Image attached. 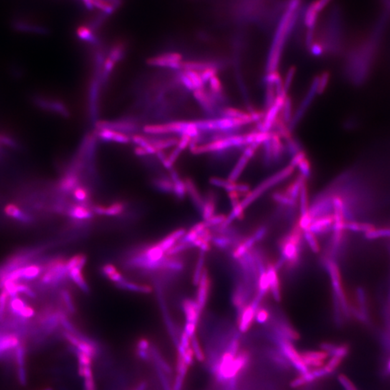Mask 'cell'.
<instances>
[{
	"label": "cell",
	"mask_w": 390,
	"mask_h": 390,
	"mask_svg": "<svg viewBox=\"0 0 390 390\" xmlns=\"http://www.w3.org/2000/svg\"><path fill=\"white\" fill-rule=\"evenodd\" d=\"M299 164L296 149L283 136H257L246 150L227 187L235 208Z\"/></svg>",
	"instance_id": "obj_1"
},
{
	"label": "cell",
	"mask_w": 390,
	"mask_h": 390,
	"mask_svg": "<svg viewBox=\"0 0 390 390\" xmlns=\"http://www.w3.org/2000/svg\"><path fill=\"white\" fill-rule=\"evenodd\" d=\"M66 262L67 260L62 257H56L46 263L41 276V283L49 286L59 285L67 277Z\"/></svg>",
	"instance_id": "obj_2"
},
{
	"label": "cell",
	"mask_w": 390,
	"mask_h": 390,
	"mask_svg": "<svg viewBox=\"0 0 390 390\" xmlns=\"http://www.w3.org/2000/svg\"><path fill=\"white\" fill-rule=\"evenodd\" d=\"M182 61L183 56L181 53L171 51L149 58L147 64L153 67H167L177 70L182 69Z\"/></svg>",
	"instance_id": "obj_3"
},
{
	"label": "cell",
	"mask_w": 390,
	"mask_h": 390,
	"mask_svg": "<svg viewBox=\"0 0 390 390\" xmlns=\"http://www.w3.org/2000/svg\"><path fill=\"white\" fill-rule=\"evenodd\" d=\"M39 252V250H34L31 251L21 252L11 257V259L7 260L6 263L0 265V278L16 269L22 268L27 265V262L34 258L35 255H37Z\"/></svg>",
	"instance_id": "obj_4"
},
{
	"label": "cell",
	"mask_w": 390,
	"mask_h": 390,
	"mask_svg": "<svg viewBox=\"0 0 390 390\" xmlns=\"http://www.w3.org/2000/svg\"><path fill=\"white\" fill-rule=\"evenodd\" d=\"M91 208L95 215L100 216L119 217L126 211L127 205L124 201L117 200L111 202L108 205L92 204Z\"/></svg>",
	"instance_id": "obj_5"
},
{
	"label": "cell",
	"mask_w": 390,
	"mask_h": 390,
	"mask_svg": "<svg viewBox=\"0 0 390 390\" xmlns=\"http://www.w3.org/2000/svg\"><path fill=\"white\" fill-rule=\"evenodd\" d=\"M301 355L309 369L323 367L330 358L329 353L323 350H306L301 352Z\"/></svg>",
	"instance_id": "obj_6"
},
{
	"label": "cell",
	"mask_w": 390,
	"mask_h": 390,
	"mask_svg": "<svg viewBox=\"0 0 390 390\" xmlns=\"http://www.w3.org/2000/svg\"><path fill=\"white\" fill-rule=\"evenodd\" d=\"M91 205L92 204L77 203L69 205L66 213L74 221H88L95 215L91 208Z\"/></svg>",
	"instance_id": "obj_7"
},
{
	"label": "cell",
	"mask_w": 390,
	"mask_h": 390,
	"mask_svg": "<svg viewBox=\"0 0 390 390\" xmlns=\"http://www.w3.org/2000/svg\"><path fill=\"white\" fill-rule=\"evenodd\" d=\"M184 180L185 182L186 189H187V195L189 196L195 210L201 215L202 207L204 205L203 196L201 194L200 190L193 179L190 177H186Z\"/></svg>",
	"instance_id": "obj_8"
},
{
	"label": "cell",
	"mask_w": 390,
	"mask_h": 390,
	"mask_svg": "<svg viewBox=\"0 0 390 390\" xmlns=\"http://www.w3.org/2000/svg\"><path fill=\"white\" fill-rule=\"evenodd\" d=\"M9 306L13 315H16L21 320H27L33 318L35 315L34 308L28 306L23 300L18 298L17 296L12 298Z\"/></svg>",
	"instance_id": "obj_9"
},
{
	"label": "cell",
	"mask_w": 390,
	"mask_h": 390,
	"mask_svg": "<svg viewBox=\"0 0 390 390\" xmlns=\"http://www.w3.org/2000/svg\"><path fill=\"white\" fill-rule=\"evenodd\" d=\"M267 357L272 364L278 368V369L288 371L292 368L291 365L288 362L287 358L277 347L268 349V351H267Z\"/></svg>",
	"instance_id": "obj_10"
},
{
	"label": "cell",
	"mask_w": 390,
	"mask_h": 390,
	"mask_svg": "<svg viewBox=\"0 0 390 390\" xmlns=\"http://www.w3.org/2000/svg\"><path fill=\"white\" fill-rule=\"evenodd\" d=\"M186 232H187V230L184 228L176 229V230H173V231L166 236L165 237H164L158 243L161 246L163 250H164V252H167L168 250H170L173 246L175 245L177 242H179V241L183 238Z\"/></svg>",
	"instance_id": "obj_11"
},
{
	"label": "cell",
	"mask_w": 390,
	"mask_h": 390,
	"mask_svg": "<svg viewBox=\"0 0 390 390\" xmlns=\"http://www.w3.org/2000/svg\"><path fill=\"white\" fill-rule=\"evenodd\" d=\"M115 285L120 289L136 292V293H142V294H150L152 292V287L150 285L139 284V283L129 281L126 279Z\"/></svg>",
	"instance_id": "obj_12"
},
{
	"label": "cell",
	"mask_w": 390,
	"mask_h": 390,
	"mask_svg": "<svg viewBox=\"0 0 390 390\" xmlns=\"http://www.w3.org/2000/svg\"><path fill=\"white\" fill-rule=\"evenodd\" d=\"M5 212L8 217H11L21 223H29L32 222V217L23 211L18 205L9 204L5 207Z\"/></svg>",
	"instance_id": "obj_13"
},
{
	"label": "cell",
	"mask_w": 390,
	"mask_h": 390,
	"mask_svg": "<svg viewBox=\"0 0 390 390\" xmlns=\"http://www.w3.org/2000/svg\"><path fill=\"white\" fill-rule=\"evenodd\" d=\"M171 179L174 184L173 194L179 200H183L187 196V189L184 179H181L174 169L170 171Z\"/></svg>",
	"instance_id": "obj_14"
},
{
	"label": "cell",
	"mask_w": 390,
	"mask_h": 390,
	"mask_svg": "<svg viewBox=\"0 0 390 390\" xmlns=\"http://www.w3.org/2000/svg\"><path fill=\"white\" fill-rule=\"evenodd\" d=\"M101 273L115 285L121 283L125 279L117 267L112 263L104 264L101 268Z\"/></svg>",
	"instance_id": "obj_15"
},
{
	"label": "cell",
	"mask_w": 390,
	"mask_h": 390,
	"mask_svg": "<svg viewBox=\"0 0 390 390\" xmlns=\"http://www.w3.org/2000/svg\"><path fill=\"white\" fill-rule=\"evenodd\" d=\"M82 269L74 268L69 270L67 272V277L69 280H72L78 288H80L84 293H89L90 288L86 278H85L84 274H83Z\"/></svg>",
	"instance_id": "obj_16"
},
{
	"label": "cell",
	"mask_w": 390,
	"mask_h": 390,
	"mask_svg": "<svg viewBox=\"0 0 390 390\" xmlns=\"http://www.w3.org/2000/svg\"><path fill=\"white\" fill-rule=\"evenodd\" d=\"M81 185V180L77 174L70 173L66 175L59 184V189L64 193H69Z\"/></svg>",
	"instance_id": "obj_17"
},
{
	"label": "cell",
	"mask_w": 390,
	"mask_h": 390,
	"mask_svg": "<svg viewBox=\"0 0 390 390\" xmlns=\"http://www.w3.org/2000/svg\"><path fill=\"white\" fill-rule=\"evenodd\" d=\"M152 185L156 190L164 194H173L174 184L171 178L157 177L152 179Z\"/></svg>",
	"instance_id": "obj_18"
},
{
	"label": "cell",
	"mask_w": 390,
	"mask_h": 390,
	"mask_svg": "<svg viewBox=\"0 0 390 390\" xmlns=\"http://www.w3.org/2000/svg\"><path fill=\"white\" fill-rule=\"evenodd\" d=\"M317 380L314 376L311 369H309L308 372L298 374L296 377L292 379L290 381L289 385L290 387L292 389H299V388L303 387L306 385L313 384Z\"/></svg>",
	"instance_id": "obj_19"
},
{
	"label": "cell",
	"mask_w": 390,
	"mask_h": 390,
	"mask_svg": "<svg viewBox=\"0 0 390 390\" xmlns=\"http://www.w3.org/2000/svg\"><path fill=\"white\" fill-rule=\"evenodd\" d=\"M131 142H133L137 146L143 147L147 151L148 155H156L157 150L152 145L150 138L142 134H135L131 137Z\"/></svg>",
	"instance_id": "obj_20"
},
{
	"label": "cell",
	"mask_w": 390,
	"mask_h": 390,
	"mask_svg": "<svg viewBox=\"0 0 390 390\" xmlns=\"http://www.w3.org/2000/svg\"><path fill=\"white\" fill-rule=\"evenodd\" d=\"M151 141L152 145L157 150V152H159V151H164L170 147H176L178 143L179 137H165V138L151 139Z\"/></svg>",
	"instance_id": "obj_21"
},
{
	"label": "cell",
	"mask_w": 390,
	"mask_h": 390,
	"mask_svg": "<svg viewBox=\"0 0 390 390\" xmlns=\"http://www.w3.org/2000/svg\"><path fill=\"white\" fill-rule=\"evenodd\" d=\"M72 196L77 203L91 204V192L87 187L79 185L72 191Z\"/></svg>",
	"instance_id": "obj_22"
},
{
	"label": "cell",
	"mask_w": 390,
	"mask_h": 390,
	"mask_svg": "<svg viewBox=\"0 0 390 390\" xmlns=\"http://www.w3.org/2000/svg\"><path fill=\"white\" fill-rule=\"evenodd\" d=\"M88 257L85 254H77L67 260L66 268L67 272L74 268L84 269L87 263Z\"/></svg>",
	"instance_id": "obj_23"
},
{
	"label": "cell",
	"mask_w": 390,
	"mask_h": 390,
	"mask_svg": "<svg viewBox=\"0 0 390 390\" xmlns=\"http://www.w3.org/2000/svg\"><path fill=\"white\" fill-rule=\"evenodd\" d=\"M125 51L126 44L123 41H118L110 49L108 57L112 59L116 63L119 62L125 55Z\"/></svg>",
	"instance_id": "obj_24"
},
{
	"label": "cell",
	"mask_w": 390,
	"mask_h": 390,
	"mask_svg": "<svg viewBox=\"0 0 390 390\" xmlns=\"http://www.w3.org/2000/svg\"><path fill=\"white\" fill-rule=\"evenodd\" d=\"M142 131L144 133L150 134V135H164V134H169L167 123L146 124L142 128Z\"/></svg>",
	"instance_id": "obj_25"
},
{
	"label": "cell",
	"mask_w": 390,
	"mask_h": 390,
	"mask_svg": "<svg viewBox=\"0 0 390 390\" xmlns=\"http://www.w3.org/2000/svg\"><path fill=\"white\" fill-rule=\"evenodd\" d=\"M94 8H98L106 14H112L115 11V5L112 0H94Z\"/></svg>",
	"instance_id": "obj_26"
},
{
	"label": "cell",
	"mask_w": 390,
	"mask_h": 390,
	"mask_svg": "<svg viewBox=\"0 0 390 390\" xmlns=\"http://www.w3.org/2000/svg\"><path fill=\"white\" fill-rule=\"evenodd\" d=\"M78 37L81 40L89 42H94L96 40L95 35L92 29L87 26H81L77 30Z\"/></svg>",
	"instance_id": "obj_27"
},
{
	"label": "cell",
	"mask_w": 390,
	"mask_h": 390,
	"mask_svg": "<svg viewBox=\"0 0 390 390\" xmlns=\"http://www.w3.org/2000/svg\"><path fill=\"white\" fill-rule=\"evenodd\" d=\"M192 248V245L179 241L175 245L173 246L170 250L166 252V255L168 257H174L181 252L187 251L189 249Z\"/></svg>",
	"instance_id": "obj_28"
},
{
	"label": "cell",
	"mask_w": 390,
	"mask_h": 390,
	"mask_svg": "<svg viewBox=\"0 0 390 390\" xmlns=\"http://www.w3.org/2000/svg\"><path fill=\"white\" fill-rule=\"evenodd\" d=\"M61 298L62 299L64 306L68 310L69 313H74L75 311V307H74V301H73L72 295L69 293V290H63L61 292Z\"/></svg>",
	"instance_id": "obj_29"
},
{
	"label": "cell",
	"mask_w": 390,
	"mask_h": 390,
	"mask_svg": "<svg viewBox=\"0 0 390 390\" xmlns=\"http://www.w3.org/2000/svg\"><path fill=\"white\" fill-rule=\"evenodd\" d=\"M365 234H366V235H365L366 236V238L368 239V240H375V239H379L381 238V237H389L390 229L373 228L372 230L366 232V233H365Z\"/></svg>",
	"instance_id": "obj_30"
},
{
	"label": "cell",
	"mask_w": 390,
	"mask_h": 390,
	"mask_svg": "<svg viewBox=\"0 0 390 390\" xmlns=\"http://www.w3.org/2000/svg\"><path fill=\"white\" fill-rule=\"evenodd\" d=\"M117 63L112 60L109 57L106 58L103 63V76L102 79H107L110 73L114 70Z\"/></svg>",
	"instance_id": "obj_31"
},
{
	"label": "cell",
	"mask_w": 390,
	"mask_h": 390,
	"mask_svg": "<svg viewBox=\"0 0 390 390\" xmlns=\"http://www.w3.org/2000/svg\"><path fill=\"white\" fill-rule=\"evenodd\" d=\"M178 78L179 83H180L187 91L193 92V91L196 90L195 86H194L193 84H192V81H191L190 77L187 75V74H186L184 71L183 72L179 73Z\"/></svg>",
	"instance_id": "obj_32"
},
{
	"label": "cell",
	"mask_w": 390,
	"mask_h": 390,
	"mask_svg": "<svg viewBox=\"0 0 390 390\" xmlns=\"http://www.w3.org/2000/svg\"><path fill=\"white\" fill-rule=\"evenodd\" d=\"M8 295L6 290H3L0 293V322H3L6 314L7 303H8Z\"/></svg>",
	"instance_id": "obj_33"
},
{
	"label": "cell",
	"mask_w": 390,
	"mask_h": 390,
	"mask_svg": "<svg viewBox=\"0 0 390 390\" xmlns=\"http://www.w3.org/2000/svg\"><path fill=\"white\" fill-rule=\"evenodd\" d=\"M191 141H192V138H191L190 137H189L188 135L182 134V135L179 137L178 143H177L176 147H177L180 152H182L184 150H185L187 147H190Z\"/></svg>",
	"instance_id": "obj_34"
},
{
	"label": "cell",
	"mask_w": 390,
	"mask_h": 390,
	"mask_svg": "<svg viewBox=\"0 0 390 390\" xmlns=\"http://www.w3.org/2000/svg\"><path fill=\"white\" fill-rule=\"evenodd\" d=\"M133 151L134 155L137 156V157L143 158L148 155L147 151L143 147H140V146H136Z\"/></svg>",
	"instance_id": "obj_35"
},
{
	"label": "cell",
	"mask_w": 390,
	"mask_h": 390,
	"mask_svg": "<svg viewBox=\"0 0 390 390\" xmlns=\"http://www.w3.org/2000/svg\"><path fill=\"white\" fill-rule=\"evenodd\" d=\"M85 6L89 9H92L94 8V0H83Z\"/></svg>",
	"instance_id": "obj_36"
}]
</instances>
